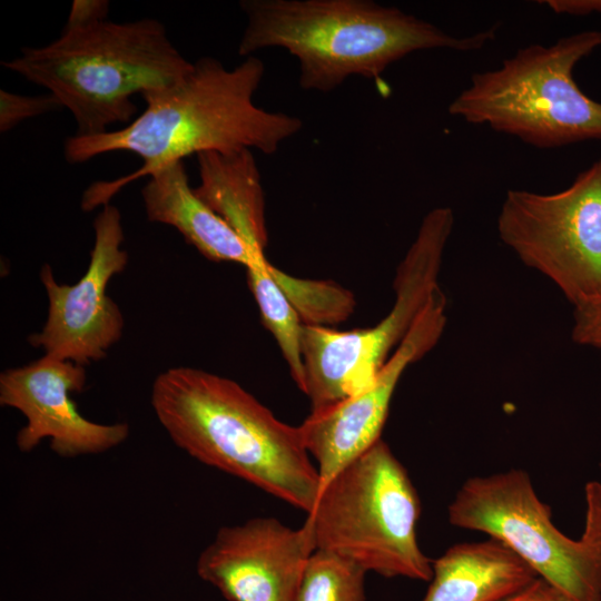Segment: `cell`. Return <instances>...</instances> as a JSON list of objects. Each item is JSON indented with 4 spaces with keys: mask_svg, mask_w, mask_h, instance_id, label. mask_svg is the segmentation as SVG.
<instances>
[{
    "mask_svg": "<svg viewBox=\"0 0 601 601\" xmlns=\"http://www.w3.org/2000/svg\"><path fill=\"white\" fill-rule=\"evenodd\" d=\"M149 177L141 195L148 220L176 228L204 257L245 267L265 255L256 254L189 186L183 160L170 162Z\"/></svg>",
    "mask_w": 601,
    "mask_h": 601,
    "instance_id": "14",
    "label": "cell"
},
{
    "mask_svg": "<svg viewBox=\"0 0 601 601\" xmlns=\"http://www.w3.org/2000/svg\"><path fill=\"white\" fill-rule=\"evenodd\" d=\"M445 324L446 298L439 288L370 387L312 411L298 425L305 447L316 461L319 493L341 470L381 440L400 378L408 365L436 345Z\"/></svg>",
    "mask_w": 601,
    "mask_h": 601,
    "instance_id": "11",
    "label": "cell"
},
{
    "mask_svg": "<svg viewBox=\"0 0 601 601\" xmlns=\"http://www.w3.org/2000/svg\"><path fill=\"white\" fill-rule=\"evenodd\" d=\"M545 3L556 13L574 16L601 13V0H549Z\"/></svg>",
    "mask_w": 601,
    "mask_h": 601,
    "instance_id": "25",
    "label": "cell"
},
{
    "mask_svg": "<svg viewBox=\"0 0 601 601\" xmlns=\"http://www.w3.org/2000/svg\"><path fill=\"white\" fill-rule=\"evenodd\" d=\"M449 207L430 210L400 263L394 278L395 300L373 327L338 331L303 325L304 394L312 411L334 405L370 387L440 288L444 249L453 229Z\"/></svg>",
    "mask_w": 601,
    "mask_h": 601,
    "instance_id": "7",
    "label": "cell"
},
{
    "mask_svg": "<svg viewBox=\"0 0 601 601\" xmlns=\"http://www.w3.org/2000/svg\"><path fill=\"white\" fill-rule=\"evenodd\" d=\"M314 551L305 523L293 529L257 516L221 526L200 552L196 571L227 601H294Z\"/></svg>",
    "mask_w": 601,
    "mask_h": 601,
    "instance_id": "12",
    "label": "cell"
},
{
    "mask_svg": "<svg viewBox=\"0 0 601 601\" xmlns=\"http://www.w3.org/2000/svg\"><path fill=\"white\" fill-rule=\"evenodd\" d=\"M503 601H575L562 590L538 577L526 587Z\"/></svg>",
    "mask_w": 601,
    "mask_h": 601,
    "instance_id": "24",
    "label": "cell"
},
{
    "mask_svg": "<svg viewBox=\"0 0 601 601\" xmlns=\"http://www.w3.org/2000/svg\"><path fill=\"white\" fill-rule=\"evenodd\" d=\"M584 494L587 510L581 540L601 554V483L588 482Z\"/></svg>",
    "mask_w": 601,
    "mask_h": 601,
    "instance_id": "22",
    "label": "cell"
},
{
    "mask_svg": "<svg viewBox=\"0 0 601 601\" xmlns=\"http://www.w3.org/2000/svg\"><path fill=\"white\" fill-rule=\"evenodd\" d=\"M449 520L502 542L575 601H601V554L554 525L526 472L469 479L449 506Z\"/></svg>",
    "mask_w": 601,
    "mask_h": 601,
    "instance_id": "9",
    "label": "cell"
},
{
    "mask_svg": "<svg viewBox=\"0 0 601 601\" xmlns=\"http://www.w3.org/2000/svg\"><path fill=\"white\" fill-rule=\"evenodd\" d=\"M266 257L246 267L247 282L258 305L262 322L272 333L299 391L305 388L302 354L303 322L268 272Z\"/></svg>",
    "mask_w": 601,
    "mask_h": 601,
    "instance_id": "17",
    "label": "cell"
},
{
    "mask_svg": "<svg viewBox=\"0 0 601 601\" xmlns=\"http://www.w3.org/2000/svg\"><path fill=\"white\" fill-rule=\"evenodd\" d=\"M501 240L575 307L601 299V158L558 193L508 190Z\"/></svg>",
    "mask_w": 601,
    "mask_h": 601,
    "instance_id": "8",
    "label": "cell"
},
{
    "mask_svg": "<svg viewBox=\"0 0 601 601\" xmlns=\"http://www.w3.org/2000/svg\"><path fill=\"white\" fill-rule=\"evenodd\" d=\"M264 72V62L255 56L233 69L214 57H201L178 82L144 93L146 109L126 127L68 137L63 154L70 164L114 151L132 152L142 159L140 168L129 175L92 183L82 195L81 208L90 211L105 206L127 184L191 155L244 148L276 152L282 142L300 131L303 122L254 104Z\"/></svg>",
    "mask_w": 601,
    "mask_h": 601,
    "instance_id": "1",
    "label": "cell"
},
{
    "mask_svg": "<svg viewBox=\"0 0 601 601\" xmlns=\"http://www.w3.org/2000/svg\"><path fill=\"white\" fill-rule=\"evenodd\" d=\"M572 338L580 345L601 348V299L574 308Z\"/></svg>",
    "mask_w": 601,
    "mask_h": 601,
    "instance_id": "21",
    "label": "cell"
},
{
    "mask_svg": "<svg viewBox=\"0 0 601 601\" xmlns=\"http://www.w3.org/2000/svg\"><path fill=\"white\" fill-rule=\"evenodd\" d=\"M93 230L90 262L76 284L57 283L50 265L42 266L48 316L42 329L28 337L45 355L81 366L105 358L124 329L122 313L106 294L108 282L128 264V254L121 248L125 234L119 209L111 204L102 206Z\"/></svg>",
    "mask_w": 601,
    "mask_h": 601,
    "instance_id": "10",
    "label": "cell"
},
{
    "mask_svg": "<svg viewBox=\"0 0 601 601\" xmlns=\"http://www.w3.org/2000/svg\"><path fill=\"white\" fill-rule=\"evenodd\" d=\"M86 382L85 366L47 355L1 373V406L16 408L27 418L16 436L20 452L50 439L57 455L76 457L107 452L127 440V423L100 424L79 413L70 394L82 392Z\"/></svg>",
    "mask_w": 601,
    "mask_h": 601,
    "instance_id": "13",
    "label": "cell"
},
{
    "mask_svg": "<svg viewBox=\"0 0 601 601\" xmlns=\"http://www.w3.org/2000/svg\"><path fill=\"white\" fill-rule=\"evenodd\" d=\"M420 513L405 467L381 439L326 484L304 523L315 550L385 578L430 581L432 560L417 540Z\"/></svg>",
    "mask_w": 601,
    "mask_h": 601,
    "instance_id": "6",
    "label": "cell"
},
{
    "mask_svg": "<svg viewBox=\"0 0 601 601\" xmlns=\"http://www.w3.org/2000/svg\"><path fill=\"white\" fill-rule=\"evenodd\" d=\"M239 7L247 24L238 55L285 49L298 61L299 87L321 92L336 89L352 76L376 78L415 51H473L495 37V28L454 37L372 0H242Z\"/></svg>",
    "mask_w": 601,
    "mask_h": 601,
    "instance_id": "3",
    "label": "cell"
},
{
    "mask_svg": "<svg viewBox=\"0 0 601 601\" xmlns=\"http://www.w3.org/2000/svg\"><path fill=\"white\" fill-rule=\"evenodd\" d=\"M1 66L46 88L72 115L76 135L85 137L129 122L137 112L132 96L168 88L193 68L165 26L149 18L63 30Z\"/></svg>",
    "mask_w": 601,
    "mask_h": 601,
    "instance_id": "4",
    "label": "cell"
},
{
    "mask_svg": "<svg viewBox=\"0 0 601 601\" xmlns=\"http://www.w3.org/2000/svg\"><path fill=\"white\" fill-rule=\"evenodd\" d=\"M151 406L174 444L307 514L319 475L298 426L278 420L237 382L180 366L154 381Z\"/></svg>",
    "mask_w": 601,
    "mask_h": 601,
    "instance_id": "2",
    "label": "cell"
},
{
    "mask_svg": "<svg viewBox=\"0 0 601 601\" xmlns=\"http://www.w3.org/2000/svg\"><path fill=\"white\" fill-rule=\"evenodd\" d=\"M538 577L493 538L457 543L432 561L431 584L421 601H503Z\"/></svg>",
    "mask_w": 601,
    "mask_h": 601,
    "instance_id": "15",
    "label": "cell"
},
{
    "mask_svg": "<svg viewBox=\"0 0 601 601\" xmlns=\"http://www.w3.org/2000/svg\"><path fill=\"white\" fill-rule=\"evenodd\" d=\"M268 272L304 325L331 327L355 309L354 294L336 282L296 277L270 263Z\"/></svg>",
    "mask_w": 601,
    "mask_h": 601,
    "instance_id": "18",
    "label": "cell"
},
{
    "mask_svg": "<svg viewBox=\"0 0 601 601\" xmlns=\"http://www.w3.org/2000/svg\"><path fill=\"white\" fill-rule=\"evenodd\" d=\"M601 47V30L519 49L494 70L474 73L449 114L538 148L601 140V102L574 81L573 69Z\"/></svg>",
    "mask_w": 601,
    "mask_h": 601,
    "instance_id": "5",
    "label": "cell"
},
{
    "mask_svg": "<svg viewBox=\"0 0 601 601\" xmlns=\"http://www.w3.org/2000/svg\"><path fill=\"white\" fill-rule=\"evenodd\" d=\"M51 93L27 96L0 90V131L6 134L22 121L47 112L62 109Z\"/></svg>",
    "mask_w": 601,
    "mask_h": 601,
    "instance_id": "20",
    "label": "cell"
},
{
    "mask_svg": "<svg viewBox=\"0 0 601 601\" xmlns=\"http://www.w3.org/2000/svg\"><path fill=\"white\" fill-rule=\"evenodd\" d=\"M366 570L333 552L315 550L294 601H365Z\"/></svg>",
    "mask_w": 601,
    "mask_h": 601,
    "instance_id": "19",
    "label": "cell"
},
{
    "mask_svg": "<svg viewBox=\"0 0 601 601\" xmlns=\"http://www.w3.org/2000/svg\"><path fill=\"white\" fill-rule=\"evenodd\" d=\"M109 2L106 0H75L63 30H78L107 20Z\"/></svg>",
    "mask_w": 601,
    "mask_h": 601,
    "instance_id": "23",
    "label": "cell"
},
{
    "mask_svg": "<svg viewBox=\"0 0 601 601\" xmlns=\"http://www.w3.org/2000/svg\"><path fill=\"white\" fill-rule=\"evenodd\" d=\"M196 196L256 254L265 255L268 234L265 194L252 149L197 155Z\"/></svg>",
    "mask_w": 601,
    "mask_h": 601,
    "instance_id": "16",
    "label": "cell"
}]
</instances>
